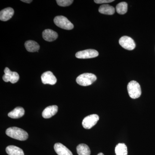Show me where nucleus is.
I'll return each instance as SVG.
<instances>
[{
  "label": "nucleus",
  "instance_id": "nucleus-1",
  "mask_svg": "<svg viewBox=\"0 0 155 155\" xmlns=\"http://www.w3.org/2000/svg\"><path fill=\"white\" fill-rule=\"evenodd\" d=\"M6 134L11 138L21 141L26 140L28 137V133L25 130L16 127L8 128L6 130Z\"/></svg>",
  "mask_w": 155,
  "mask_h": 155
},
{
  "label": "nucleus",
  "instance_id": "nucleus-2",
  "mask_svg": "<svg viewBox=\"0 0 155 155\" xmlns=\"http://www.w3.org/2000/svg\"><path fill=\"white\" fill-rule=\"evenodd\" d=\"M97 80V77L92 73H85L81 74L76 78V82L79 85L87 86L91 85Z\"/></svg>",
  "mask_w": 155,
  "mask_h": 155
},
{
  "label": "nucleus",
  "instance_id": "nucleus-3",
  "mask_svg": "<svg viewBox=\"0 0 155 155\" xmlns=\"http://www.w3.org/2000/svg\"><path fill=\"white\" fill-rule=\"evenodd\" d=\"M127 91L130 98H138L141 94V90L139 84L135 81H131L127 86Z\"/></svg>",
  "mask_w": 155,
  "mask_h": 155
},
{
  "label": "nucleus",
  "instance_id": "nucleus-4",
  "mask_svg": "<svg viewBox=\"0 0 155 155\" xmlns=\"http://www.w3.org/2000/svg\"><path fill=\"white\" fill-rule=\"evenodd\" d=\"M54 22L58 27L66 30H71L74 28V25L66 17L58 16L55 17Z\"/></svg>",
  "mask_w": 155,
  "mask_h": 155
},
{
  "label": "nucleus",
  "instance_id": "nucleus-5",
  "mask_svg": "<svg viewBox=\"0 0 155 155\" xmlns=\"http://www.w3.org/2000/svg\"><path fill=\"white\" fill-rule=\"evenodd\" d=\"M99 120V117L97 114H92L84 119L82 125L84 128L89 129L94 126Z\"/></svg>",
  "mask_w": 155,
  "mask_h": 155
},
{
  "label": "nucleus",
  "instance_id": "nucleus-6",
  "mask_svg": "<svg viewBox=\"0 0 155 155\" xmlns=\"http://www.w3.org/2000/svg\"><path fill=\"white\" fill-rule=\"evenodd\" d=\"M5 74L3 76V79L5 82L10 81L11 83H17L19 79V76L17 72H12L8 67L4 70Z\"/></svg>",
  "mask_w": 155,
  "mask_h": 155
},
{
  "label": "nucleus",
  "instance_id": "nucleus-7",
  "mask_svg": "<svg viewBox=\"0 0 155 155\" xmlns=\"http://www.w3.org/2000/svg\"><path fill=\"white\" fill-rule=\"evenodd\" d=\"M119 43L125 49L131 51L135 48L136 45L133 39L130 37L122 36L119 40Z\"/></svg>",
  "mask_w": 155,
  "mask_h": 155
},
{
  "label": "nucleus",
  "instance_id": "nucleus-8",
  "mask_svg": "<svg viewBox=\"0 0 155 155\" xmlns=\"http://www.w3.org/2000/svg\"><path fill=\"white\" fill-rule=\"evenodd\" d=\"M99 55V53L96 50L87 49L78 52L75 57L78 59H90L96 58Z\"/></svg>",
  "mask_w": 155,
  "mask_h": 155
},
{
  "label": "nucleus",
  "instance_id": "nucleus-9",
  "mask_svg": "<svg viewBox=\"0 0 155 155\" xmlns=\"http://www.w3.org/2000/svg\"><path fill=\"white\" fill-rule=\"evenodd\" d=\"M42 82L44 84L54 85L57 83V79L51 71H48L43 73L41 75Z\"/></svg>",
  "mask_w": 155,
  "mask_h": 155
},
{
  "label": "nucleus",
  "instance_id": "nucleus-10",
  "mask_svg": "<svg viewBox=\"0 0 155 155\" xmlns=\"http://www.w3.org/2000/svg\"><path fill=\"white\" fill-rule=\"evenodd\" d=\"M58 34L51 29H47L43 31V38L48 41H53L58 38Z\"/></svg>",
  "mask_w": 155,
  "mask_h": 155
},
{
  "label": "nucleus",
  "instance_id": "nucleus-11",
  "mask_svg": "<svg viewBox=\"0 0 155 155\" xmlns=\"http://www.w3.org/2000/svg\"><path fill=\"white\" fill-rule=\"evenodd\" d=\"M54 149L58 155H73L71 151L62 143H55Z\"/></svg>",
  "mask_w": 155,
  "mask_h": 155
},
{
  "label": "nucleus",
  "instance_id": "nucleus-12",
  "mask_svg": "<svg viewBox=\"0 0 155 155\" xmlns=\"http://www.w3.org/2000/svg\"><path fill=\"white\" fill-rule=\"evenodd\" d=\"M58 111V107L56 105L50 106L45 109L43 111V117L45 119H49L54 116Z\"/></svg>",
  "mask_w": 155,
  "mask_h": 155
},
{
  "label": "nucleus",
  "instance_id": "nucleus-13",
  "mask_svg": "<svg viewBox=\"0 0 155 155\" xmlns=\"http://www.w3.org/2000/svg\"><path fill=\"white\" fill-rule=\"evenodd\" d=\"M14 9L11 8H8L3 9L0 12V20L2 21H7L11 19L14 15Z\"/></svg>",
  "mask_w": 155,
  "mask_h": 155
},
{
  "label": "nucleus",
  "instance_id": "nucleus-14",
  "mask_svg": "<svg viewBox=\"0 0 155 155\" xmlns=\"http://www.w3.org/2000/svg\"><path fill=\"white\" fill-rule=\"evenodd\" d=\"M25 110L22 107H17L8 114V116L12 119H17L24 116Z\"/></svg>",
  "mask_w": 155,
  "mask_h": 155
},
{
  "label": "nucleus",
  "instance_id": "nucleus-15",
  "mask_svg": "<svg viewBox=\"0 0 155 155\" xmlns=\"http://www.w3.org/2000/svg\"><path fill=\"white\" fill-rule=\"evenodd\" d=\"M25 48L30 52H38L40 49L39 45L36 41L32 40L27 41L25 43Z\"/></svg>",
  "mask_w": 155,
  "mask_h": 155
},
{
  "label": "nucleus",
  "instance_id": "nucleus-16",
  "mask_svg": "<svg viewBox=\"0 0 155 155\" xmlns=\"http://www.w3.org/2000/svg\"><path fill=\"white\" fill-rule=\"evenodd\" d=\"M98 11L101 14L111 15L115 13V9L113 6L106 4L100 6Z\"/></svg>",
  "mask_w": 155,
  "mask_h": 155
},
{
  "label": "nucleus",
  "instance_id": "nucleus-17",
  "mask_svg": "<svg viewBox=\"0 0 155 155\" xmlns=\"http://www.w3.org/2000/svg\"><path fill=\"white\" fill-rule=\"evenodd\" d=\"M6 151L9 155H24L23 150L20 148L15 146L11 145L7 147Z\"/></svg>",
  "mask_w": 155,
  "mask_h": 155
},
{
  "label": "nucleus",
  "instance_id": "nucleus-18",
  "mask_svg": "<svg viewBox=\"0 0 155 155\" xmlns=\"http://www.w3.org/2000/svg\"><path fill=\"white\" fill-rule=\"evenodd\" d=\"M77 153L78 155H90L91 150L88 146L81 143L78 145L76 148Z\"/></svg>",
  "mask_w": 155,
  "mask_h": 155
},
{
  "label": "nucleus",
  "instance_id": "nucleus-19",
  "mask_svg": "<svg viewBox=\"0 0 155 155\" xmlns=\"http://www.w3.org/2000/svg\"><path fill=\"white\" fill-rule=\"evenodd\" d=\"M116 155H127V147L124 143H118L115 148Z\"/></svg>",
  "mask_w": 155,
  "mask_h": 155
},
{
  "label": "nucleus",
  "instance_id": "nucleus-20",
  "mask_svg": "<svg viewBox=\"0 0 155 155\" xmlns=\"http://www.w3.org/2000/svg\"><path fill=\"white\" fill-rule=\"evenodd\" d=\"M116 10L119 14H124L127 13V4L125 2L119 3L116 6Z\"/></svg>",
  "mask_w": 155,
  "mask_h": 155
},
{
  "label": "nucleus",
  "instance_id": "nucleus-21",
  "mask_svg": "<svg viewBox=\"0 0 155 155\" xmlns=\"http://www.w3.org/2000/svg\"><path fill=\"white\" fill-rule=\"evenodd\" d=\"M58 5L61 7H67L70 5L73 2V0H57L56 1Z\"/></svg>",
  "mask_w": 155,
  "mask_h": 155
},
{
  "label": "nucleus",
  "instance_id": "nucleus-22",
  "mask_svg": "<svg viewBox=\"0 0 155 155\" xmlns=\"http://www.w3.org/2000/svg\"><path fill=\"white\" fill-rule=\"evenodd\" d=\"M114 0H95L94 2L98 4H106L114 2Z\"/></svg>",
  "mask_w": 155,
  "mask_h": 155
},
{
  "label": "nucleus",
  "instance_id": "nucleus-23",
  "mask_svg": "<svg viewBox=\"0 0 155 155\" xmlns=\"http://www.w3.org/2000/svg\"><path fill=\"white\" fill-rule=\"evenodd\" d=\"M21 1H22V2H23L26 3H30L32 2V1H31V0H21Z\"/></svg>",
  "mask_w": 155,
  "mask_h": 155
},
{
  "label": "nucleus",
  "instance_id": "nucleus-24",
  "mask_svg": "<svg viewBox=\"0 0 155 155\" xmlns=\"http://www.w3.org/2000/svg\"><path fill=\"white\" fill-rule=\"evenodd\" d=\"M97 155H104V154L103 153H99Z\"/></svg>",
  "mask_w": 155,
  "mask_h": 155
}]
</instances>
